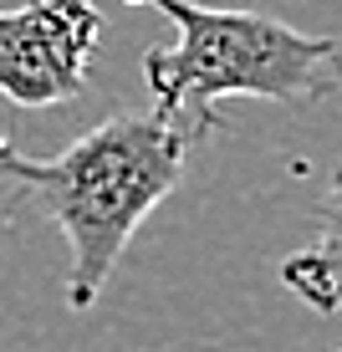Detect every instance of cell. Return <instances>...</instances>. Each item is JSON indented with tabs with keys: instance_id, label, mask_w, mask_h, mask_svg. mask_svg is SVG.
<instances>
[{
	"instance_id": "5b68a950",
	"label": "cell",
	"mask_w": 342,
	"mask_h": 352,
	"mask_svg": "<svg viewBox=\"0 0 342 352\" xmlns=\"http://www.w3.org/2000/svg\"><path fill=\"white\" fill-rule=\"evenodd\" d=\"M337 352H342V347H337Z\"/></svg>"
},
{
	"instance_id": "277c9868",
	"label": "cell",
	"mask_w": 342,
	"mask_h": 352,
	"mask_svg": "<svg viewBox=\"0 0 342 352\" xmlns=\"http://www.w3.org/2000/svg\"><path fill=\"white\" fill-rule=\"evenodd\" d=\"M281 286L297 301H307L312 311H322V317L342 307V168L332 174V184L322 194L317 240L281 261Z\"/></svg>"
},
{
	"instance_id": "7a4b0ae2",
	"label": "cell",
	"mask_w": 342,
	"mask_h": 352,
	"mask_svg": "<svg viewBox=\"0 0 342 352\" xmlns=\"http://www.w3.org/2000/svg\"><path fill=\"white\" fill-rule=\"evenodd\" d=\"M128 6H153L174 21V41L143 56V82L153 92V113L189 143L215 133V107L225 97L322 102L342 92V46L332 36H307L261 10H215L200 0Z\"/></svg>"
},
{
	"instance_id": "6da1fadb",
	"label": "cell",
	"mask_w": 342,
	"mask_h": 352,
	"mask_svg": "<svg viewBox=\"0 0 342 352\" xmlns=\"http://www.w3.org/2000/svg\"><path fill=\"white\" fill-rule=\"evenodd\" d=\"M189 148L194 143L158 113H118L52 159H31L0 138V179L16 189V204L52 220L72 245V311H87L103 296L138 225L184 179Z\"/></svg>"
},
{
	"instance_id": "3957f363",
	"label": "cell",
	"mask_w": 342,
	"mask_h": 352,
	"mask_svg": "<svg viewBox=\"0 0 342 352\" xmlns=\"http://www.w3.org/2000/svg\"><path fill=\"white\" fill-rule=\"evenodd\" d=\"M103 41L92 0H26L0 10V97L16 107H56L87 92Z\"/></svg>"
}]
</instances>
